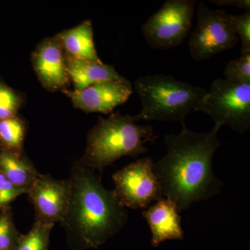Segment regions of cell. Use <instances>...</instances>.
Here are the masks:
<instances>
[{
  "label": "cell",
  "instance_id": "obj_18",
  "mask_svg": "<svg viewBox=\"0 0 250 250\" xmlns=\"http://www.w3.org/2000/svg\"><path fill=\"white\" fill-rule=\"evenodd\" d=\"M21 235L15 225L11 206L0 210V250H16Z\"/></svg>",
  "mask_w": 250,
  "mask_h": 250
},
{
  "label": "cell",
  "instance_id": "obj_23",
  "mask_svg": "<svg viewBox=\"0 0 250 250\" xmlns=\"http://www.w3.org/2000/svg\"><path fill=\"white\" fill-rule=\"evenodd\" d=\"M210 1L218 6H231L246 10V11H250V0H210Z\"/></svg>",
  "mask_w": 250,
  "mask_h": 250
},
{
  "label": "cell",
  "instance_id": "obj_22",
  "mask_svg": "<svg viewBox=\"0 0 250 250\" xmlns=\"http://www.w3.org/2000/svg\"><path fill=\"white\" fill-rule=\"evenodd\" d=\"M28 191L27 189L15 185L0 172V210L10 207L11 202Z\"/></svg>",
  "mask_w": 250,
  "mask_h": 250
},
{
  "label": "cell",
  "instance_id": "obj_21",
  "mask_svg": "<svg viewBox=\"0 0 250 250\" xmlns=\"http://www.w3.org/2000/svg\"><path fill=\"white\" fill-rule=\"evenodd\" d=\"M228 20L233 32L241 41V54L250 53V11L238 16L228 14Z\"/></svg>",
  "mask_w": 250,
  "mask_h": 250
},
{
  "label": "cell",
  "instance_id": "obj_9",
  "mask_svg": "<svg viewBox=\"0 0 250 250\" xmlns=\"http://www.w3.org/2000/svg\"><path fill=\"white\" fill-rule=\"evenodd\" d=\"M34 207L35 222L46 225L61 223L66 214L70 195V179H54L40 174L27 192Z\"/></svg>",
  "mask_w": 250,
  "mask_h": 250
},
{
  "label": "cell",
  "instance_id": "obj_3",
  "mask_svg": "<svg viewBox=\"0 0 250 250\" xmlns=\"http://www.w3.org/2000/svg\"><path fill=\"white\" fill-rule=\"evenodd\" d=\"M136 116L119 111L108 118L99 117L87 136L85 152L80 161L100 175L105 167L123 156L136 157L147 152L145 144L157 136L152 126L136 124Z\"/></svg>",
  "mask_w": 250,
  "mask_h": 250
},
{
  "label": "cell",
  "instance_id": "obj_14",
  "mask_svg": "<svg viewBox=\"0 0 250 250\" xmlns=\"http://www.w3.org/2000/svg\"><path fill=\"white\" fill-rule=\"evenodd\" d=\"M65 56L80 60L102 62L95 49L91 21H83L76 27L64 30L54 36Z\"/></svg>",
  "mask_w": 250,
  "mask_h": 250
},
{
  "label": "cell",
  "instance_id": "obj_11",
  "mask_svg": "<svg viewBox=\"0 0 250 250\" xmlns=\"http://www.w3.org/2000/svg\"><path fill=\"white\" fill-rule=\"evenodd\" d=\"M31 62L39 82L49 91L67 89L70 77L66 58L62 45L55 38H47L36 46Z\"/></svg>",
  "mask_w": 250,
  "mask_h": 250
},
{
  "label": "cell",
  "instance_id": "obj_16",
  "mask_svg": "<svg viewBox=\"0 0 250 250\" xmlns=\"http://www.w3.org/2000/svg\"><path fill=\"white\" fill-rule=\"evenodd\" d=\"M26 132L27 125L19 116L0 120V148L13 154H23Z\"/></svg>",
  "mask_w": 250,
  "mask_h": 250
},
{
  "label": "cell",
  "instance_id": "obj_13",
  "mask_svg": "<svg viewBox=\"0 0 250 250\" xmlns=\"http://www.w3.org/2000/svg\"><path fill=\"white\" fill-rule=\"evenodd\" d=\"M67 73L75 86V91H80L90 85L104 82V81H118L127 82V80L116 72L112 65L102 62L80 60L67 57Z\"/></svg>",
  "mask_w": 250,
  "mask_h": 250
},
{
  "label": "cell",
  "instance_id": "obj_4",
  "mask_svg": "<svg viewBox=\"0 0 250 250\" xmlns=\"http://www.w3.org/2000/svg\"><path fill=\"white\" fill-rule=\"evenodd\" d=\"M134 87L142 106L135 116L138 121L182 123L189 113H193L207 92L202 87L166 75L140 77Z\"/></svg>",
  "mask_w": 250,
  "mask_h": 250
},
{
  "label": "cell",
  "instance_id": "obj_17",
  "mask_svg": "<svg viewBox=\"0 0 250 250\" xmlns=\"http://www.w3.org/2000/svg\"><path fill=\"white\" fill-rule=\"evenodd\" d=\"M54 226L35 222L27 234L21 235L16 250H49Z\"/></svg>",
  "mask_w": 250,
  "mask_h": 250
},
{
  "label": "cell",
  "instance_id": "obj_12",
  "mask_svg": "<svg viewBox=\"0 0 250 250\" xmlns=\"http://www.w3.org/2000/svg\"><path fill=\"white\" fill-rule=\"evenodd\" d=\"M146 209L142 215L150 229L153 246L158 247L168 240L184 239L182 216L172 200L163 197Z\"/></svg>",
  "mask_w": 250,
  "mask_h": 250
},
{
  "label": "cell",
  "instance_id": "obj_5",
  "mask_svg": "<svg viewBox=\"0 0 250 250\" xmlns=\"http://www.w3.org/2000/svg\"><path fill=\"white\" fill-rule=\"evenodd\" d=\"M194 112H203L215 127L228 126L242 135L250 128V85L215 79Z\"/></svg>",
  "mask_w": 250,
  "mask_h": 250
},
{
  "label": "cell",
  "instance_id": "obj_20",
  "mask_svg": "<svg viewBox=\"0 0 250 250\" xmlns=\"http://www.w3.org/2000/svg\"><path fill=\"white\" fill-rule=\"evenodd\" d=\"M225 80L250 85V53L230 61L224 70Z\"/></svg>",
  "mask_w": 250,
  "mask_h": 250
},
{
  "label": "cell",
  "instance_id": "obj_8",
  "mask_svg": "<svg viewBox=\"0 0 250 250\" xmlns=\"http://www.w3.org/2000/svg\"><path fill=\"white\" fill-rule=\"evenodd\" d=\"M149 156L140 159L117 171L112 176L118 200L125 208L146 209L163 198Z\"/></svg>",
  "mask_w": 250,
  "mask_h": 250
},
{
  "label": "cell",
  "instance_id": "obj_6",
  "mask_svg": "<svg viewBox=\"0 0 250 250\" xmlns=\"http://www.w3.org/2000/svg\"><path fill=\"white\" fill-rule=\"evenodd\" d=\"M196 0H167L141 27L149 47L164 50L182 45L190 34Z\"/></svg>",
  "mask_w": 250,
  "mask_h": 250
},
{
  "label": "cell",
  "instance_id": "obj_1",
  "mask_svg": "<svg viewBox=\"0 0 250 250\" xmlns=\"http://www.w3.org/2000/svg\"><path fill=\"white\" fill-rule=\"evenodd\" d=\"M178 134L164 138L167 153L154 163L153 170L160 185L163 197L172 200L179 213L194 202L208 200L220 192L223 183L215 175L212 159L220 143V129L197 133L182 122Z\"/></svg>",
  "mask_w": 250,
  "mask_h": 250
},
{
  "label": "cell",
  "instance_id": "obj_15",
  "mask_svg": "<svg viewBox=\"0 0 250 250\" xmlns=\"http://www.w3.org/2000/svg\"><path fill=\"white\" fill-rule=\"evenodd\" d=\"M0 172L15 185L28 190L41 174L24 153L13 154L1 148Z\"/></svg>",
  "mask_w": 250,
  "mask_h": 250
},
{
  "label": "cell",
  "instance_id": "obj_19",
  "mask_svg": "<svg viewBox=\"0 0 250 250\" xmlns=\"http://www.w3.org/2000/svg\"><path fill=\"white\" fill-rule=\"evenodd\" d=\"M22 104L21 94L0 81V120L18 116Z\"/></svg>",
  "mask_w": 250,
  "mask_h": 250
},
{
  "label": "cell",
  "instance_id": "obj_7",
  "mask_svg": "<svg viewBox=\"0 0 250 250\" xmlns=\"http://www.w3.org/2000/svg\"><path fill=\"white\" fill-rule=\"evenodd\" d=\"M196 27L190 34L189 48L193 60H209L219 53L233 48L239 42L223 10H211L203 1L197 3Z\"/></svg>",
  "mask_w": 250,
  "mask_h": 250
},
{
  "label": "cell",
  "instance_id": "obj_2",
  "mask_svg": "<svg viewBox=\"0 0 250 250\" xmlns=\"http://www.w3.org/2000/svg\"><path fill=\"white\" fill-rule=\"evenodd\" d=\"M69 179L71 195L61 225L73 250L97 249L121 231L127 211L115 192L104 187L101 175L80 161L72 166Z\"/></svg>",
  "mask_w": 250,
  "mask_h": 250
},
{
  "label": "cell",
  "instance_id": "obj_10",
  "mask_svg": "<svg viewBox=\"0 0 250 250\" xmlns=\"http://www.w3.org/2000/svg\"><path fill=\"white\" fill-rule=\"evenodd\" d=\"M62 92L70 99L74 106L85 113L109 114L126 103L134 90L129 80H111L98 82L80 91L64 89Z\"/></svg>",
  "mask_w": 250,
  "mask_h": 250
}]
</instances>
